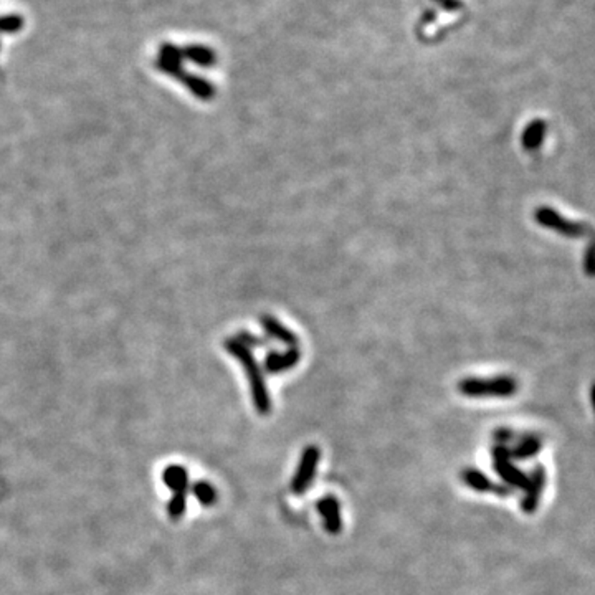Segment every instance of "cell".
I'll return each instance as SVG.
<instances>
[{
  "label": "cell",
  "instance_id": "d6986e66",
  "mask_svg": "<svg viewBox=\"0 0 595 595\" xmlns=\"http://www.w3.org/2000/svg\"><path fill=\"white\" fill-rule=\"evenodd\" d=\"M590 399H592V405L595 409V384L592 385V391H590Z\"/></svg>",
  "mask_w": 595,
  "mask_h": 595
},
{
  "label": "cell",
  "instance_id": "e0dca14e",
  "mask_svg": "<svg viewBox=\"0 0 595 595\" xmlns=\"http://www.w3.org/2000/svg\"><path fill=\"white\" fill-rule=\"evenodd\" d=\"M233 337L240 342V344H243L248 349L263 348V346L268 344V339H265V337H262V336H256V334L247 331V329H242V331H238Z\"/></svg>",
  "mask_w": 595,
  "mask_h": 595
},
{
  "label": "cell",
  "instance_id": "8fae6325",
  "mask_svg": "<svg viewBox=\"0 0 595 595\" xmlns=\"http://www.w3.org/2000/svg\"><path fill=\"white\" fill-rule=\"evenodd\" d=\"M534 217H536V220L541 225L547 227V229L558 230V232H560V233L572 235V233L580 232L579 227H574L572 224H569L567 220H564V218L560 217L558 212L552 211V208L539 207L538 211H536V213H534Z\"/></svg>",
  "mask_w": 595,
  "mask_h": 595
},
{
  "label": "cell",
  "instance_id": "52a82bcc",
  "mask_svg": "<svg viewBox=\"0 0 595 595\" xmlns=\"http://www.w3.org/2000/svg\"><path fill=\"white\" fill-rule=\"evenodd\" d=\"M301 361V350L298 348H288L286 350H269L265 356L263 366L268 374H283V372L296 367Z\"/></svg>",
  "mask_w": 595,
  "mask_h": 595
},
{
  "label": "cell",
  "instance_id": "9c48e42d",
  "mask_svg": "<svg viewBox=\"0 0 595 595\" xmlns=\"http://www.w3.org/2000/svg\"><path fill=\"white\" fill-rule=\"evenodd\" d=\"M316 509L323 517L324 529L331 536H337L342 531V517H341V504L336 496H324L316 503Z\"/></svg>",
  "mask_w": 595,
  "mask_h": 595
},
{
  "label": "cell",
  "instance_id": "8992f818",
  "mask_svg": "<svg viewBox=\"0 0 595 595\" xmlns=\"http://www.w3.org/2000/svg\"><path fill=\"white\" fill-rule=\"evenodd\" d=\"M544 486H546V470L544 466L538 465L536 468L531 472V474H528V485L524 488V496H523V501H521V508H523L526 515H533V513L538 509L541 496L544 493Z\"/></svg>",
  "mask_w": 595,
  "mask_h": 595
},
{
  "label": "cell",
  "instance_id": "ac0fdd59",
  "mask_svg": "<svg viewBox=\"0 0 595 595\" xmlns=\"http://www.w3.org/2000/svg\"><path fill=\"white\" fill-rule=\"evenodd\" d=\"M493 438L496 445H504V447H508V445L515 440V432L509 429H498L495 430Z\"/></svg>",
  "mask_w": 595,
  "mask_h": 595
},
{
  "label": "cell",
  "instance_id": "4fadbf2b",
  "mask_svg": "<svg viewBox=\"0 0 595 595\" xmlns=\"http://www.w3.org/2000/svg\"><path fill=\"white\" fill-rule=\"evenodd\" d=\"M544 138H546V124L538 119V121H533L526 126L523 136H521V144H523L526 151L533 152L541 148Z\"/></svg>",
  "mask_w": 595,
  "mask_h": 595
},
{
  "label": "cell",
  "instance_id": "30bf717a",
  "mask_svg": "<svg viewBox=\"0 0 595 595\" xmlns=\"http://www.w3.org/2000/svg\"><path fill=\"white\" fill-rule=\"evenodd\" d=\"M260 324H262L263 331L268 334L272 339L280 341L281 344L288 346V348H298L299 337L294 331H291L288 326H285L281 321H278L275 316L272 314H262L260 316Z\"/></svg>",
  "mask_w": 595,
  "mask_h": 595
},
{
  "label": "cell",
  "instance_id": "9a60e30c",
  "mask_svg": "<svg viewBox=\"0 0 595 595\" xmlns=\"http://www.w3.org/2000/svg\"><path fill=\"white\" fill-rule=\"evenodd\" d=\"M192 495H194V498L199 501L202 506H213L218 498L217 490L207 481H197L195 485L192 486Z\"/></svg>",
  "mask_w": 595,
  "mask_h": 595
},
{
  "label": "cell",
  "instance_id": "277c9868",
  "mask_svg": "<svg viewBox=\"0 0 595 595\" xmlns=\"http://www.w3.org/2000/svg\"><path fill=\"white\" fill-rule=\"evenodd\" d=\"M321 461V450L316 445H308L299 456V463L296 466V472L290 483L291 493L296 496H303L310 490V486L314 481L316 472Z\"/></svg>",
  "mask_w": 595,
  "mask_h": 595
},
{
  "label": "cell",
  "instance_id": "ba28073f",
  "mask_svg": "<svg viewBox=\"0 0 595 595\" xmlns=\"http://www.w3.org/2000/svg\"><path fill=\"white\" fill-rule=\"evenodd\" d=\"M460 478L466 486L472 488L473 491H478V493H496L498 496H508L511 493L508 486L496 485L493 479L477 468H465L460 473Z\"/></svg>",
  "mask_w": 595,
  "mask_h": 595
},
{
  "label": "cell",
  "instance_id": "5bb4252c",
  "mask_svg": "<svg viewBox=\"0 0 595 595\" xmlns=\"http://www.w3.org/2000/svg\"><path fill=\"white\" fill-rule=\"evenodd\" d=\"M182 58H187L199 66H211L215 63V53L200 45H190L182 48Z\"/></svg>",
  "mask_w": 595,
  "mask_h": 595
},
{
  "label": "cell",
  "instance_id": "6da1fadb",
  "mask_svg": "<svg viewBox=\"0 0 595 595\" xmlns=\"http://www.w3.org/2000/svg\"><path fill=\"white\" fill-rule=\"evenodd\" d=\"M224 348L243 366V371H245V375L248 379V385H250L251 400H254L256 412L260 415H268L272 412V397H269V391L267 385V379H265L263 369L258 364V361H256V357L254 356V350L245 348L243 344H240L235 337L225 339Z\"/></svg>",
  "mask_w": 595,
  "mask_h": 595
},
{
  "label": "cell",
  "instance_id": "5b68a950",
  "mask_svg": "<svg viewBox=\"0 0 595 595\" xmlns=\"http://www.w3.org/2000/svg\"><path fill=\"white\" fill-rule=\"evenodd\" d=\"M491 456H493V468L498 473V477L503 479L509 488H521L524 490L528 485V474L523 470L517 468L513 463L511 450L504 445H495V448L491 450Z\"/></svg>",
  "mask_w": 595,
  "mask_h": 595
},
{
  "label": "cell",
  "instance_id": "7a4b0ae2",
  "mask_svg": "<svg viewBox=\"0 0 595 595\" xmlns=\"http://www.w3.org/2000/svg\"><path fill=\"white\" fill-rule=\"evenodd\" d=\"M156 68L166 75L172 76L182 85L189 88V91L199 100L208 101L215 96V87L205 81L200 76L190 75V73L182 70V48L172 44H162L157 53Z\"/></svg>",
  "mask_w": 595,
  "mask_h": 595
},
{
  "label": "cell",
  "instance_id": "7c38bea8",
  "mask_svg": "<svg viewBox=\"0 0 595 595\" xmlns=\"http://www.w3.org/2000/svg\"><path fill=\"white\" fill-rule=\"evenodd\" d=\"M542 448V440L538 435H523L515 447L511 448V456L513 460L524 461L529 458H534L541 452Z\"/></svg>",
  "mask_w": 595,
  "mask_h": 595
},
{
  "label": "cell",
  "instance_id": "2e32d148",
  "mask_svg": "<svg viewBox=\"0 0 595 595\" xmlns=\"http://www.w3.org/2000/svg\"><path fill=\"white\" fill-rule=\"evenodd\" d=\"M25 19L19 14L0 15V33H17L24 28Z\"/></svg>",
  "mask_w": 595,
  "mask_h": 595
},
{
  "label": "cell",
  "instance_id": "3957f363",
  "mask_svg": "<svg viewBox=\"0 0 595 595\" xmlns=\"http://www.w3.org/2000/svg\"><path fill=\"white\" fill-rule=\"evenodd\" d=\"M458 392L470 399H488V397H511L517 392V382L511 375L495 378H465L458 380Z\"/></svg>",
  "mask_w": 595,
  "mask_h": 595
}]
</instances>
